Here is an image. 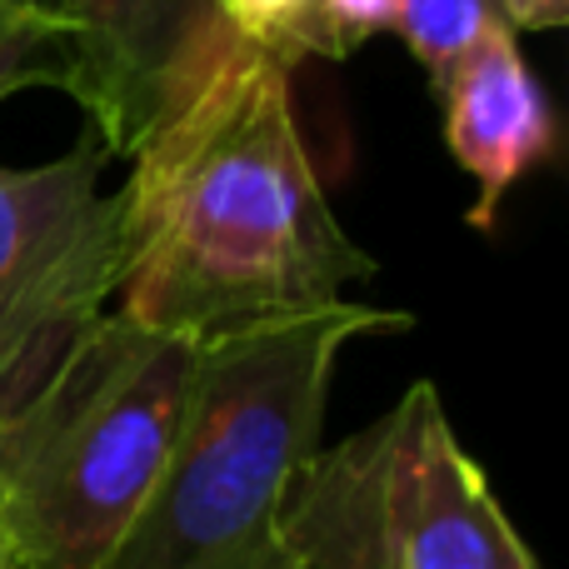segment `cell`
I'll return each mask as SVG.
<instances>
[{
	"label": "cell",
	"instance_id": "6da1fadb",
	"mask_svg": "<svg viewBox=\"0 0 569 569\" xmlns=\"http://www.w3.org/2000/svg\"><path fill=\"white\" fill-rule=\"evenodd\" d=\"M295 70L226 36L130 150L120 315L206 340L345 300L375 260L345 236L300 116Z\"/></svg>",
	"mask_w": 569,
	"mask_h": 569
},
{
	"label": "cell",
	"instance_id": "7a4b0ae2",
	"mask_svg": "<svg viewBox=\"0 0 569 569\" xmlns=\"http://www.w3.org/2000/svg\"><path fill=\"white\" fill-rule=\"evenodd\" d=\"M410 325L335 300L196 340L180 430L106 569H295L284 500L320 450L335 365L360 335Z\"/></svg>",
	"mask_w": 569,
	"mask_h": 569
},
{
	"label": "cell",
	"instance_id": "3957f363",
	"mask_svg": "<svg viewBox=\"0 0 569 569\" xmlns=\"http://www.w3.org/2000/svg\"><path fill=\"white\" fill-rule=\"evenodd\" d=\"M196 340L106 310L0 425V535L30 569H106L180 430Z\"/></svg>",
	"mask_w": 569,
	"mask_h": 569
},
{
	"label": "cell",
	"instance_id": "277c9868",
	"mask_svg": "<svg viewBox=\"0 0 569 569\" xmlns=\"http://www.w3.org/2000/svg\"><path fill=\"white\" fill-rule=\"evenodd\" d=\"M284 550L295 569H540L430 380L310 455L284 500Z\"/></svg>",
	"mask_w": 569,
	"mask_h": 569
},
{
	"label": "cell",
	"instance_id": "5b68a950",
	"mask_svg": "<svg viewBox=\"0 0 569 569\" xmlns=\"http://www.w3.org/2000/svg\"><path fill=\"white\" fill-rule=\"evenodd\" d=\"M106 160L86 136L46 166H0V425L120 290L126 226Z\"/></svg>",
	"mask_w": 569,
	"mask_h": 569
},
{
	"label": "cell",
	"instance_id": "8992f818",
	"mask_svg": "<svg viewBox=\"0 0 569 569\" xmlns=\"http://www.w3.org/2000/svg\"><path fill=\"white\" fill-rule=\"evenodd\" d=\"M226 36L210 0H26L10 90H66L106 156L130 160Z\"/></svg>",
	"mask_w": 569,
	"mask_h": 569
},
{
	"label": "cell",
	"instance_id": "52a82bcc",
	"mask_svg": "<svg viewBox=\"0 0 569 569\" xmlns=\"http://www.w3.org/2000/svg\"><path fill=\"white\" fill-rule=\"evenodd\" d=\"M445 100V150L480 186L470 210L475 230H490L505 196L545 166L555 150V110L535 70L525 66L515 30H495L480 50L455 66L440 86Z\"/></svg>",
	"mask_w": 569,
	"mask_h": 569
},
{
	"label": "cell",
	"instance_id": "ba28073f",
	"mask_svg": "<svg viewBox=\"0 0 569 569\" xmlns=\"http://www.w3.org/2000/svg\"><path fill=\"white\" fill-rule=\"evenodd\" d=\"M495 30H510L500 0H400V20H395V36L410 46V56L420 60L435 90Z\"/></svg>",
	"mask_w": 569,
	"mask_h": 569
},
{
	"label": "cell",
	"instance_id": "9c48e42d",
	"mask_svg": "<svg viewBox=\"0 0 569 569\" xmlns=\"http://www.w3.org/2000/svg\"><path fill=\"white\" fill-rule=\"evenodd\" d=\"M210 10L236 40L284 60L290 70L310 60V0H210Z\"/></svg>",
	"mask_w": 569,
	"mask_h": 569
},
{
	"label": "cell",
	"instance_id": "30bf717a",
	"mask_svg": "<svg viewBox=\"0 0 569 569\" xmlns=\"http://www.w3.org/2000/svg\"><path fill=\"white\" fill-rule=\"evenodd\" d=\"M400 0H310V56L345 60L375 36H395Z\"/></svg>",
	"mask_w": 569,
	"mask_h": 569
},
{
	"label": "cell",
	"instance_id": "8fae6325",
	"mask_svg": "<svg viewBox=\"0 0 569 569\" xmlns=\"http://www.w3.org/2000/svg\"><path fill=\"white\" fill-rule=\"evenodd\" d=\"M505 26L520 30H560L569 26V0H500Z\"/></svg>",
	"mask_w": 569,
	"mask_h": 569
},
{
	"label": "cell",
	"instance_id": "7c38bea8",
	"mask_svg": "<svg viewBox=\"0 0 569 569\" xmlns=\"http://www.w3.org/2000/svg\"><path fill=\"white\" fill-rule=\"evenodd\" d=\"M26 0H0V96L10 90V66H16V36Z\"/></svg>",
	"mask_w": 569,
	"mask_h": 569
},
{
	"label": "cell",
	"instance_id": "4fadbf2b",
	"mask_svg": "<svg viewBox=\"0 0 569 569\" xmlns=\"http://www.w3.org/2000/svg\"><path fill=\"white\" fill-rule=\"evenodd\" d=\"M0 569H30V565L20 560L16 550H10V540H6V535H0Z\"/></svg>",
	"mask_w": 569,
	"mask_h": 569
}]
</instances>
